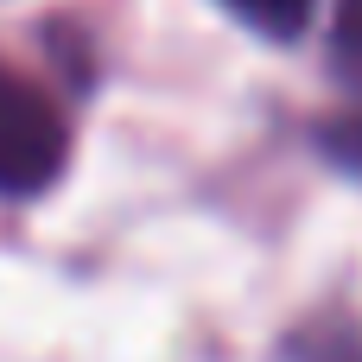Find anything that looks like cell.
Segmentation results:
<instances>
[{"label": "cell", "instance_id": "obj_3", "mask_svg": "<svg viewBox=\"0 0 362 362\" xmlns=\"http://www.w3.org/2000/svg\"><path fill=\"white\" fill-rule=\"evenodd\" d=\"M331 51H337V76L350 83V95L362 102V0H337Z\"/></svg>", "mask_w": 362, "mask_h": 362}, {"label": "cell", "instance_id": "obj_2", "mask_svg": "<svg viewBox=\"0 0 362 362\" xmlns=\"http://www.w3.org/2000/svg\"><path fill=\"white\" fill-rule=\"evenodd\" d=\"M235 19H248L255 32H267V38H293L305 19H312V0H223Z\"/></svg>", "mask_w": 362, "mask_h": 362}, {"label": "cell", "instance_id": "obj_1", "mask_svg": "<svg viewBox=\"0 0 362 362\" xmlns=\"http://www.w3.org/2000/svg\"><path fill=\"white\" fill-rule=\"evenodd\" d=\"M64 153H70V127L57 102L32 76L0 64V197L45 191L64 172Z\"/></svg>", "mask_w": 362, "mask_h": 362}]
</instances>
